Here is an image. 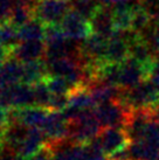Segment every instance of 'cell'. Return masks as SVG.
Listing matches in <instances>:
<instances>
[{
  "label": "cell",
  "instance_id": "obj_1",
  "mask_svg": "<svg viewBox=\"0 0 159 160\" xmlns=\"http://www.w3.org/2000/svg\"><path fill=\"white\" fill-rule=\"evenodd\" d=\"M47 144L53 150V160H105L96 138L88 144H75L69 139Z\"/></svg>",
  "mask_w": 159,
  "mask_h": 160
},
{
  "label": "cell",
  "instance_id": "obj_2",
  "mask_svg": "<svg viewBox=\"0 0 159 160\" xmlns=\"http://www.w3.org/2000/svg\"><path fill=\"white\" fill-rule=\"evenodd\" d=\"M116 101L129 111L151 109L159 102V89L147 78L131 89H122Z\"/></svg>",
  "mask_w": 159,
  "mask_h": 160
},
{
  "label": "cell",
  "instance_id": "obj_3",
  "mask_svg": "<svg viewBox=\"0 0 159 160\" xmlns=\"http://www.w3.org/2000/svg\"><path fill=\"white\" fill-rule=\"evenodd\" d=\"M102 126L94 109H85L80 112L74 120L69 122L68 139L75 144H88L97 137Z\"/></svg>",
  "mask_w": 159,
  "mask_h": 160
},
{
  "label": "cell",
  "instance_id": "obj_4",
  "mask_svg": "<svg viewBox=\"0 0 159 160\" xmlns=\"http://www.w3.org/2000/svg\"><path fill=\"white\" fill-rule=\"evenodd\" d=\"M70 7L69 0H39L34 5V18L44 26L60 25Z\"/></svg>",
  "mask_w": 159,
  "mask_h": 160
},
{
  "label": "cell",
  "instance_id": "obj_5",
  "mask_svg": "<svg viewBox=\"0 0 159 160\" xmlns=\"http://www.w3.org/2000/svg\"><path fill=\"white\" fill-rule=\"evenodd\" d=\"M129 110L118 102V101H110V102L101 103L95 107V115L98 122L103 128H124L130 116Z\"/></svg>",
  "mask_w": 159,
  "mask_h": 160
},
{
  "label": "cell",
  "instance_id": "obj_6",
  "mask_svg": "<svg viewBox=\"0 0 159 160\" xmlns=\"http://www.w3.org/2000/svg\"><path fill=\"white\" fill-rule=\"evenodd\" d=\"M64 35L73 41H83L93 34V28L89 19L80 14L75 9H70L60 23Z\"/></svg>",
  "mask_w": 159,
  "mask_h": 160
},
{
  "label": "cell",
  "instance_id": "obj_7",
  "mask_svg": "<svg viewBox=\"0 0 159 160\" xmlns=\"http://www.w3.org/2000/svg\"><path fill=\"white\" fill-rule=\"evenodd\" d=\"M0 102L6 108H21L35 105L34 103V93L33 87L26 83H17V84L9 85L7 88L1 89V98Z\"/></svg>",
  "mask_w": 159,
  "mask_h": 160
},
{
  "label": "cell",
  "instance_id": "obj_8",
  "mask_svg": "<svg viewBox=\"0 0 159 160\" xmlns=\"http://www.w3.org/2000/svg\"><path fill=\"white\" fill-rule=\"evenodd\" d=\"M96 139L105 158L130 145V139L123 128H103Z\"/></svg>",
  "mask_w": 159,
  "mask_h": 160
},
{
  "label": "cell",
  "instance_id": "obj_9",
  "mask_svg": "<svg viewBox=\"0 0 159 160\" xmlns=\"http://www.w3.org/2000/svg\"><path fill=\"white\" fill-rule=\"evenodd\" d=\"M149 78V68L129 58L119 64L118 87L121 89H131Z\"/></svg>",
  "mask_w": 159,
  "mask_h": 160
},
{
  "label": "cell",
  "instance_id": "obj_10",
  "mask_svg": "<svg viewBox=\"0 0 159 160\" xmlns=\"http://www.w3.org/2000/svg\"><path fill=\"white\" fill-rule=\"evenodd\" d=\"M130 32H117L116 34L108 39L105 53H104V62L119 64L126 61L130 58Z\"/></svg>",
  "mask_w": 159,
  "mask_h": 160
},
{
  "label": "cell",
  "instance_id": "obj_11",
  "mask_svg": "<svg viewBox=\"0 0 159 160\" xmlns=\"http://www.w3.org/2000/svg\"><path fill=\"white\" fill-rule=\"evenodd\" d=\"M47 142H59L62 139H68L69 136V122L63 117L62 112L49 110L48 115L41 126Z\"/></svg>",
  "mask_w": 159,
  "mask_h": 160
},
{
  "label": "cell",
  "instance_id": "obj_12",
  "mask_svg": "<svg viewBox=\"0 0 159 160\" xmlns=\"http://www.w3.org/2000/svg\"><path fill=\"white\" fill-rule=\"evenodd\" d=\"M46 55V42L44 40H28L20 41L11 50L12 58L19 60L22 63L38 61L44 58Z\"/></svg>",
  "mask_w": 159,
  "mask_h": 160
},
{
  "label": "cell",
  "instance_id": "obj_13",
  "mask_svg": "<svg viewBox=\"0 0 159 160\" xmlns=\"http://www.w3.org/2000/svg\"><path fill=\"white\" fill-rule=\"evenodd\" d=\"M93 32L95 34H100L105 38H111L117 32L114 26L112 19V9L106 6H100L89 19Z\"/></svg>",
  "mask_w": 159,
  "mask_h": 160
},
{
  "label": "cell",
  "instance_id": "obj_14",
  "mask_svg": "<svg viewBox=\"0 0 159 160\" xmlns=\"http://www.w3.org/2000/svg\"><path fill=\"white\" fill-rule=\"evenodd\" d=\"M23 63L19 60L8 56L0 63V89L22 82Z\"/></svg>",
  "mask_w": 159,
  "mask_h": 160
},
{
  "label": "cell",
  "instance_id": "obj_15",
  "mask_svg": "<svg viewBox=\"0 0 159 160\" xmlns=\"http://www.w3.org/2000/svg\"><path fill=\"white\" fill-rule=\"evenodd\" d=\"M46 144H47V138L44 136V131L39 128H31L28 131V134L20 144L17 152L23 158H27Z\"/></svg>",
  "mask_w": 159,
  "mask_h": 160
},
{
  "label": "cell",
  "instance_id": "obj_16",
  "mask_svg": "<svg viewBox=\"0 0 159 160\" xmlns=\"http://www.w3.org/2000/svg\"><path fill=\"white\" fill-rule=\"evenodd\" d=\"M49 76L48 68H47V61L38 60L32 62L23 63V74H22V83L33 85L36 82L46 80Z\"/></svg>",
  "mask_w": 159,
  "mask_h": 160
},
{
  "label": "cell",
  "instance_id": "obj_17",
  "mask_svg": "<svg viewBox=\"0 0 159 160\" xmlns=\"http://www.w3.org/2000/svg\"><path fill=\"white\" fill-rule=\"evenodd\" d=\"M136 6V5H135ZM135 6H117L112 9V19H114V26L116 32H131L132 27V15H133V7Z\"/></svg>",
  "mask_w": 159,
  "mask_h": 160
},
{
  "label": "cell",
  "instance_id": "obj_18",
  "mask_svg": "<svg viewBox=\"0 0 159 160\" xmlns=\"http://www.w3.org/2000/svg\"><path fill=\"white\" fill-rule=\"evenodd\" d=\"M19 29L20 41L28 40H44L46 35V26L38 19H32L31 21L25 23Z\"/></svg>",
  "mask_w": 159,
  "mask_h": 160
},
{
  "label": "cell",
  "instance_id": "obj_19",
  "mask_svg": "<svg viewBox=\"0 0 159 160\" xmlns=\"http://www.w3.org/2000/svg\"><path fill=\"white\" fill-rule=\"evenodd\" d=\"M153 15L151 12L146 8L143 4H138L133 7V15H132V27H131V32L135 33H141L144 34L143 32L147 29L152 22Z\"/></svg>",
  "mask_w": 159,
  "mask_h": 160
},
{
  "label": "cell",
  "instance_id": "obj_20",
  "mask_svg": "<svg viewBox=\"0 0 159 160\" xmlns=\"http://www.w3.org/2000/svg\"><path fill=\"white\" fill-rule=\"evenodd\" d=\"M0 42L11 52L20 42L18 27H15L9 21L1 23L0 25Z\"/></svg>",
  "mask_w": 159,
  "mask_h": 160
},
{
  "label": "cell",
  "instance_id": "obj_21",
  "mask_svg": "<svg viewBox=\"0 0 159 160\" xmlns=\"http://www.w3.org/2000/svg\"><path fill=\"white\" fill-rule=\"evenodd\" d=\"M46 82L53 95H69L75 89L70 82L62 76H48Z\"/></svg>",
  "mask_w": 159,
  "mask_h": 160
},
{
  "label": "cell",
  "instance_id": "obj_22",
  "mask_svg": "<svg viewBox=\"0 0 159 160\" xmlns=\"http://www.w3.org/2000/svg\"><path fill=\"white\" fill-rule=\"evenodd\" d=\"M32 87H33V93H34V103H35V105L48 109L49 102H50V98L53 96V93L50 92L46 80L36 82L35 84H33Z\"/></svg>",
  "mask_w": 159,
  "mask_h": 160
},
{
  "label": "cell",
  "instance_id": "obj_23",
  "mask_svg": "<svg viewBox=\"0 0 159 160\" xmlns=\"http://www.w3.org/2000/svg\"><path fill=\"white\" fill-rule=\"evenodd\" d=\"M70 4L73 9L77 11L87 19H90L94 12L101 6L100 0H71Z\"/></svg>",
  "mask_w": 159,
  "mask_h": 160
},
{
  "label": "cell",
  "instance_id": "obj_24",
  "mask_svg": "<svg viewBox=\"0 0 159 160\" xmlns=\"http://www.w3.org/2000/svg\"><path fill=\"white\" fill-rule=\"evenodd\" d=\"M69 104V95H53L48 109L52 111H63Z\"/></svg>",
  "mask_w": 159,
  "mask_h": 160
},
{
  "label": "cell",
  "instance_id": "obj_25",
  "mask_svg": "<svg viewBox=\"0 0 159 160\" xmlns=\"http://www.w3.org/2000/svg\"><path fill=\"white\" fill-rule=\"evenodd\" d=\"M26 160H53V150L50 148L48 144L39 148L33 154L25 158Z\"/></svg>",
  "mask_w": 159,
  "mask_h": 160
},
{
  "label": "cell",
  "instance_id": "obj_26",
  "mask_svg": "<svg viewBox=\"0 0 159 160\" xmlns=\"http://www.w3.org/2000/svg\"><path fill=\"white\" fill-rule=\"evenodd\" d=\"M12 8L13 0H0V25L9 21Z\"/></svg>",
  "mask_w": 159,
  "mask_h": 160
},
{
  "label": "cell",
  "instance_id": "obj_27",
  "mask_svg": "<svg viewBox=\"0 0 159 160\" xmlns=\"http://www.w3.org/2000/svg\"><path fill=\"white\" fill-rule=\"evenodd\" d=\"M100 4L102 6L106 7H117V6H123V5H129V6H135L138 4H143V0H100Z\"/></svg>",
  "mask_w": 159,
  "mask_h": 160
},
{
  "label": "cell",
  "instance_id": "obj_28",
  "mask_svg": "<svg viewBox=\"0 0 159 160\" xmlns=\"http://www.w3.org/2000/svg\"><path fill=\"white\" fill-rule=\"evenodd\" d=\"M149 80L159 89V58H157L151 66L149 71Z\"/></svg>",
  "mask_w": 159,
  "mask_h": 160
},
{
  "label": "cell",
  "instance_id": "obj_29",
  "mask_svg": "<svg viewBox=\"0 0 159 160\" xmlns=\"http://www.w3.org/2000/svg\"><path fill=\"white\" fill-rule=\"evenodd\" d=\"M8 125V108L0 102V129H5Z\"/></svg>",
  "mask_w": 159,
  "mask_h": 160
},
{
  "label": "cell",
  "instance_id": "obj_30",
  "mask_svg": "<svg viewBox=\"0 0 159 160\" xmlns=\"http://www.w3.org/2000/svg\"><path fill=\"white\" fill-rule=\"evenodd\" d=\"M152 46L155 48V52L159 58V23L155 27L153 34H152Z\"/></svg>",
  "mask_w": 159,
  "mask_h": 160
},
{
  "label": "cell",
  "instance_id": "obj_31",
  "mask_svg": "<svg viewBox=\"0 0 159 160\" xmlns=\"http://www.w3.org/2000/svg\"><path fill=\"white\" fill-rule=\"evenodd\" d=\"M11 55V52L0 42V63H3Z\"/></svg>",
  "mask_w": 159,
  "mask_h": 160
},
{
  "label": "cell",
  "instance_id": "obj_32",
  "mask_svg": "<svg viewBox=\"0 0 159 160\" xmlns=\"http://www.w3.org/2000/svg\"><path fill=\"white\" fill-rule=\"evenodd\" d=\"M151 113H152V117L159 122V102H157L151 108Z\"/></svg>",
  "mask_w": 159,
  "mask_h": 160
},
{
  "label": "cell",
  "instance_id": "obj_33",
  "mask_svg": "<svg viewBox=\"0 0 159 160\" xmlns=\"http://www.w3.org/2000/svg\"><path fill=\"white\" fill-rule=\"evenodd\" d=\"M4 145V129H0V147Z\"/></svg>",
  "mask_w": 159,
  "mask_h": 160
},
{
  "label": "cell",
  "instance_id": "obj_34",
  "mask_svg": "<svg viewBox=\"0 0 159 160\" xmlns=\"http://www.w3.org/2000/svg\"><path fill=\"white\" fill-rule=\"evenodd\" d=\"M29 1H31V2H33V4H35L36 1H39V0H29Z\"/></svg>",
  "mask_w": 159,
  "mask_h": 160
},
{
  "label": "cell",
  "instance_id": "obj_35",
  "mask_svg": "<svg viewBox=\"0 0 159 160\" xmlns=\"http://www.w3.org/2000/svg\"><path fill=\"white\" fill-rule=\"evenodd\" d=\"M0 98H1V89H0Z\"/></svg>",
  "mask_w": 159,
  "mask_h": 160
}]
</instances>
